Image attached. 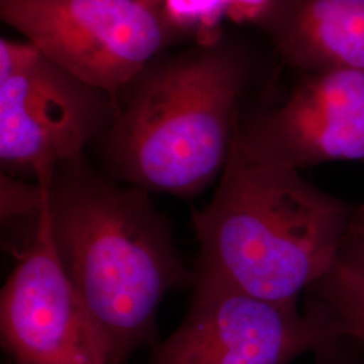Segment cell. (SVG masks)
Masks as SVG:
<instances>
[{
  "label": "cell",
  "instance_id": "1",
  "mask_svg": "<svg viewBox=\"0 0 364 364\" xmlns=\"http://www.w3.org/2000/svg\"><path fill=\"white\" fill-rule=\"evenodd\" d=\"M39 183L57 255L105 333L109 364H126L154 344L164 296L191 279L169 223L147 191L119 185L84 156Z\"/></svg>",
  "mask_w": 364,
  "mask_h": 364
},
{
  "label": "cell",
  "instance_id": "2",
  "mask_svg": "<svg viewBox=\"0 0 364 364\" xmlns=\"http://www.w3.org/2000/svg\"><path fill=\"white\" fill-rule=\"evenodd\" d=\"M252 75L247 49L225 33L156 55L99 139L112 177L147 192H203L225 166Z\"/></svg>",
  "mask_w": 364,
  "mask_h": 364
},
{
  "label": "cell",
  "instance_id": "3",
  "mask_svg": "<svg viewBox=\"0 0 364 364\" xmlns=\"http://www.w3.org/2000/svg\"><path fill=\"white\" fill-rule=\"evenodd\" d=\"M351 220L350 205L299 169L248 154L234 132L216 193L193 215L197 274L297 305L332 267Z\"/></svg>",
  "mask_w": 364,
  "mask_h": 364
},
{
  "label": "cell",
  "instance_id": "4",
  "mask_svg": "<svg viewBox=\"0 0 364 364\" xmlns=\"http://www.w3.org/2000/svg\"><path fill=\"white\" fill-rule=\"evenodd\" d=\"M107 93L55 64L28 41L0 39L1 174L34 182L84 156L117 115Z\"/></svg>",
  "mask_w": 364,
  "mask_h": 364
},
{
  "label": "cell",
  "instance_id": "5",
  "mask_svg": "<svg viewBox=\"0 0 364 364\" xmlns=\"http://www.w3.org/2000/svg\"><path fill=\"white\" fill-rule=\"evenodd\" d=\"M0 18L117 105L144 66L185 42L153 0H0Z\"/></svg>",
  "mask_w": 364,
  "mask_h": 364
},
{
  "label": "cell",
  "instance_id": "6",
  "mask_svg": "<svg viewBox=\"0 0 364 364\" xmlns=\"http://www.w3.org/2000/svg\"><path fill=\"white\" fill-rule=\"evenodd\" d=\"M180 326L146 364H290L328 353L340 336L312 309L259 299L204 274Z\"/></svg>",
  "mask_w": 364,
  "mask_h": 364
},
{
  "label": "cell",
  "instance_id": "7",
  "mask_svg": "<svg viewBox=\"0 0 364 364\" xmlns=\"http://www.w3.org/2000/svg\"><path fill=\"white\" fill-rule=\"evenodd\" d=\"M33 223L0 296L6 351L15 364H109L105 333L57 255L43 198Z\"/></svg>",
  "mask_w": 364,
  "mask_h": 364
},
{
  "label": "cell",
  "instance_id": "8",
  "mask_svg": "<svg viewBox=\"0 0 364 364\" xmlns=\"http://www.w3.org/2000/svg\"><path fill=\"white\" fill-rule=\"evenodd\" d=\"M235 138L248 154L294 169L364 161V68L301 75L281 105L240 114Z\"/></svg>",
  "mask_w": 364,
  "mask_h": 364
},
{
  "label": "cell",
  "instance_id": "9",
  "mask_svg": "<svg viewBox=\"0 0 364 364\" xmlns=\"http://www.w3.org/2000/svg\"><path fill=\"white\" fill-rule=\"evenodd\" d=\"M254 26L299 75L364 68V0H264Z\"/></svg>",
  "mask_w": 364,
  "mask_h": 364
},
{
  "label": "cell",
  "instance_id": "10",
  "mask_svg": "<svg viewBox=\"0 0 364 364\" xmlns=\"http://www.w3.org/2000/svg\"><path fill=\"white\" fill-rule=\"evenodd\" d=\"M311 290L318 297L314 312L328 320L341 338L364 343V240L347 235L328 273Z\"/></svg>",
  "mask_w": 364,
  "mask_h": 364
},
{
  "label": "cell",
  "instance_id": "11",
  "mask_svg": "<svg viewBox=\"0 0 364 364\" xmlns=\"http://www.w3.org/2000/svg\"><path fill=\"white\" fill-rule=\"evenodd\" d=\"M165 22L191 43L224 34L223 21L254 25L264 0H153Z\"/></svg>",
  "mask_w": 364,
  "mask_h": 364
},
{
  "label": "cell",
  "instance_id": "12",
  "mask_svg": "<svg viewBox=\"0 0 364 364\" xmlns=\"http://www.w3.org/2000/svg\"><path fill=\"white\" fill-rule=\"evenodd\" d=\"M350 234L355 235L364 240V204L356 210L355 215H352Z\"/></svg>",
  "mask_w": 364,
  "mask_h": 364
}]
</instances>
